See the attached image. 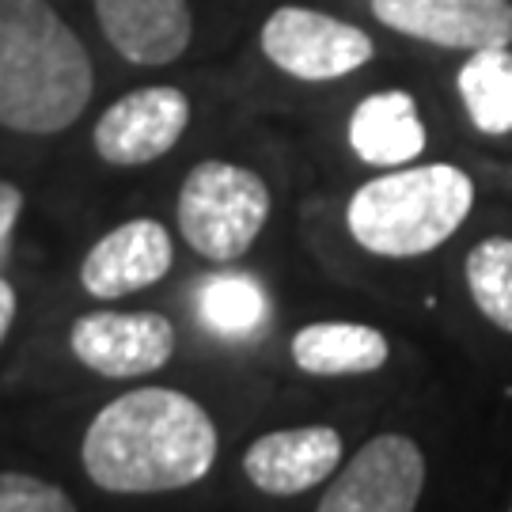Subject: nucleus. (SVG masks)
<instances>
[{
    "mask_svg": "<svg viewBox=\"0 0 512 512\" xmlns=\"http://www.w3.org/2000/svg\"><path fill=\"white\" fill-rule=\"evenodd\" d=\"M217 425L171 387H137L107 403L84 437V467L110 494L183 490L209 475Z\"/></svg>",
    "mask_w": 512,
    "mask_h": 512,
    "instance_id": "obj_1",
    "label": "nucleus"
},
{
    "mask_svg": "<svg viewBox=\"0 0 512 512\" xmlns=\"http://www.w3.org/2000/svg\"><path fill=\"white\" fill-rule=\"evenodd\" d=\"M92 61L46 0H0V126L61 133L92 99Z\"/></svg>",
    "mask_w": 512,
    "mask_h": 512,
    "instance_id": "obj_2",
    "label": "nucleus"
},
{
    "mask_svg": "<svg viewBox=\"0 0 512 512\" xmlns=\"http://www.w3.org/2000/svg\"><path fill=\"white\" fill-rule=\"evenodd\" d=\"M475 183L452 164L403 167L365 183L349 198L353 239L384 258H418L440 247L467 220Z\"/></svg>",
    "mask_w": 512,
    "mask_h": 512,
    "instance_id": "obj_3",
    "label": "nucleus"
},
{
    "mask_svg": "<svg viewBox=\"0 0 512 512\" xmlns=\"http://www.w3.org/2000/svg\"><path fill=\"white\" fill-rule=\"evenodd\" d=\"M270 217V190L255 171L224 160H205L183 183L179 194V232L213 262L247 255Z\"/></svg>",
    "mask_w": 512,
    "mask_h": 512,
    "instance_id": "obj_4",
    "label": "nucleus"
},
{
    "mask_svg": "<svg viewBox=\"0 0 512 512\" xmlns=\"http://www.w3.org/2000/svg\"><path fill=\"white\" fill-rule=\"evenodd\" d=\"M262 54L296 80H338L372 61V38L311 8H277L262 27Z\"/></svg>",
    "mask_w": 512,
    "mask_h": 512,
    "instance_id": "obj_5",
    "label": "nucleus"
},
{
    "mask_svg": "<svg viewBox=\"0 0 512 512\" xmlns=\"http://www.w3.org/2000/svg\"><path fill=\"white\" fill-rule=\"evenodd\" d=\"M425 486V459L410 437L380 433L338 471L319 512H410Z\"/></svg>",
    "mask_w": 512,
    "mask_h": 512,
    "instance_id": "obj_6",
    "label": "nucleus"
},
{
    "mask_svg": "<svg viewBox=\"0 0 512 512\" xmlns=\"http://www.w3.org/2000/svg\"><path fill=\"white\" fill-rule=\"evenodd\" d=\"M69 342L92 372L107 380H129L171 361L175 327L160 311H92L73 323Z\"/></svg>",
    "mask_w": 512,
    "mask_h": 512,
    "instance_id": "obj_7",
    "label": "nucleus"
},
{
    "mask_svg": "<svg viewBox=\"0 0 512 512\" xmlns=\"http://www.w3.org/2000/svg\"><path fill=\"white\" fill-rule=\"evenodd\" d=\"M372 16L399 35L448 50H486L512 42L509 0H372Z\"/></svg>",
    "mask_w": 512,
    "mask_h": 512,
    "instance_id": "obj_8",
    "label": "nucleus"
},
{
    "mask_svg": "<svg viewBox=\"0 0 512 512\" xmlns=\"http://www.w3.org/2000/svg\"><path fill=\"white\" fill-rule=\"evenodd\" d=\"M190 103L179 88H141L95 122V152L114 167H141L179 145Z\"/></svg>",
    "mask_w": 512,
    "mask_h": 512,
    "instance_id": "obj_9",
    "label": "nucleus"
},
{
    "mask_svg": "<svg viewBox=\"0 0 512 512\" xmlns=\"http://www.w3.org/2000/svg\"><path fill=\"white\" fill-rule=\"evenodd\" d=\"M167 270H171V236L160 220L141 217L95 243L80 266V281L99 300H118L145 285H156Z\"/></svg>",
    "mask_w": 512,
    "mask_h": 512,
    "instance_id": "obj_10",
    "label": "nucleus"
},
{
    "mask_svg": "<svg viewBox=\"0 0 512 512\" xmlns=\"http://www.w3.org/2000/svg\"><path fill=\"white\" fill-rule=\"evenodd\" d=\"M338 463H342V437L330 425H304L258 437L243 456V471L258 490L293 497L334 475Z\"/></svg>",
    "mask_w": 512,
    "mask_h": 512,
    "instance_id": "obj_11",
    "label": "nucleus"
},
{
    "mask_svg": "<svg viewBox=\"0 0 512 512\" xmlns=\"http://www.w3.org/2000/svg\"><path fill=\"white\" fill-rule=\"evenodd\" d=\"M107 42L133 65H167L190 46L186 0H95Z\"/></svg>",
    "mask_w": 512,
    "mask_h": 512,
    "instance_id": "obj_12",
    "label": "nucleus"
},
{
    "mask_svg": "<svg viewBox=\"0 0 512 512\" xmlns=\"http://www.w3.org/2000/svg\"><path fill=\"white\" fill-rule=\"evenodd\" d=\"M349 145L376 167H395L418 160L425 148V126L418 118V103L406 92H376L357 103L349 118Z\"/></svg>",
    "mask_w": 512,
    "mask_h": 512,
    "instance_id": "obj_13",
    "label": "nucleus"
},
{
    "mask_svg": "<svg viewBox=\"0 0 512 512\" xmlns=\"http://www.w3.org/2000/svg\"><path fill=\"white\" fill-rule=\"evenodd\" d=\"M293 361L308 376H365L387 365V338L365 323H311L293 338Z\"/></svg>",
    "mask_w": 512,
    "mask_h": 512,
    "instance_id": "obj_14",
    "label": "nucleus"
},
{
    "mask_svg": "<svg viewBox=\"0 0 512 512\" xmlns=\"http://www.w3.org/2000/svg\"><path fill=\"white\" fill-rule=\"evenodd\" d=\"M459 95L467 118L478 133L505 137L512 133V54L509 46L471 50L467 65L459 69Z\"/></svg>",
    "mask_w": 512,
    "mask_h": 512,
    "instance_id": "obj_15",
    "label": "nucleus"
},
{
    "mask_svg": "<svg viewBox=\"0 0 512 512\" xmlns=\"http://www.w3.org/2000/svg\"><path fill=\"white\" fill-rule=\"evenodd\" d=\"M270 315V296L251 274H217L198 281V319L220 338H251Z\"/></svg>",
    "mask_w": 512,
    "mask_h": 512,
    "instance_id": "obj_16",
    "label": "nucleus"
},
{
    "mask_svg": "<svg viewBox=\"0 0 512 512\" xmlns=\"http://www.w3.org/2000/svg\"><path fill=\"white\" fill-rule=\"evenodd\" d=\"M467 289L475 308L512 334V239H482L467 255Z\"/></svg>",
    "mask_w": 512,
    "mask_h": 512,
    "instance_id": "obj_17",
    "label": "nucleus"
},
{
    "mask_svg": "<svg viewBox=\"0 0 512 512\" xmlns=\"http://www.w3.org/2000/svg\"><path fill=\"white\" fill-rule=\"evenodd\" d=\"M73 501L65 490H57L50 482L35 475H19V471H0V512H69Z\"/></svg>",
    "mask_w": 512,
    "mask_h": 512,
    "instance_id": "obj_18",
    "label": "nucleus"
},
{
    "mask_svg": "<svg viewBox=\"0 0 512 512\" xmlns=\"http://www.w3.org/2000/svg\"><path fill=\"white\" fill-rule=\"evenodd\" d=\"M19 213H23V194L19 186L0 183V270L8 262V251H12V228H16Z\"/></svg>",
    "mask_w": 512,
    "mask_h": 512,
    "instance_id": "obj_19",
    "label": "nucleus"
},
{
    "mask_svg": "<svg viewBox=\"0 0 512 512\" xmlns=\"http://www.w3.org/2000/svg\"><path fill=\"white\" fill-rule=\"evenodd\" d=\"M12 319H16V289L0 277V342L8 338V327H12Z\"/></svg>",
    "mask_w": 512,
    "mask_h": 512,
    "instance_id": "obj_20",
    "label": "nucleus"
}]
</instances>
